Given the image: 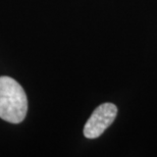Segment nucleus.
<instances>
[{
    "mask_svg": "<svg viewBox=\"0 0 157 157\" xmlns=\"http://www.w3.org/2000/svg\"><path fill=\"white\" fill-rule=\"evenodd\" d=\"M28 111V99L23 87L9 77H0V118L20 124Z\"/></svg>",
    "mask_w": 157,
    "mask_h": 157,
    "instance_id": "1",
    "label": "nucleus"
},
{
    "mask_svg": "<svg viewBox=\"0 0 157 157\" xmlns=\"http://www.w3.org/2000/svg\"><path fill=\"white\" fill-rule=\"evenodd\" d=\"M117 107L112 103H103L93 111L84 127V135L88 139H96L114 121Z\"/></svg>",
    "mask_w": 157,
    "mask_h": 157,
    "instance_id": "2",
    "label": "nucleus"
}]
</instances>
